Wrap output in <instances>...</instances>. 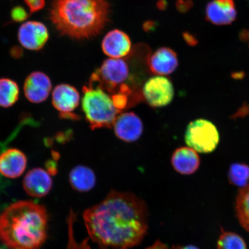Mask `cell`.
<instances>
[{
	"label": "cell",
	"mask_w": 249,
	"mask_h": 249,
	"mask_svg": "<svg viewBox=\"0 0 249 249\" xmlns=\"http://www.w3.org/2000/svg\"><path fill=\"white\" fill-rule=\"evenodd\" d=\"M230 184L244 188L249 183V166L244 163H233L230 166L228 174Z\"/></svg>",
	"instance_id": "cell-21"
},
{
	"label": "cell",
	"mask_w": 249,
	"mask_h": 249,
	"mask_svg": "<svg viewBox=\"0 0 249 249\" xmlns=\"http://www.w3.org/2000/svg\"><path fill=\"white\" fill-rule=\"evenodd\" d=\"M128 64L121 58H108L92 73L89 85L99 87L111 96L124 94L131 96L133 91L126 83L129 81Z\"/></svg>",
	"instance_id": "cell-5"
},
{
	"label": "cell",
	"mask_w": 249,
	"mask_h": 249,
	"mask_svg": "<svg viewBox=\"0 0 249 249\" xmlns=\"http://www.w3.org/2000/svg\"><path fill=\"white\" fill-rule=\"evenodd\" d=\"M110 14L108 0H55L49 18L60 35L81 40L99 35Z\"/></svg>",
	"instance_id": "cell-2"
},
{
	"label": "cell",
	"mask_w": 249,
	"mask_h": 249,
	"mask_svg": "<svg viewBox=\"0 0 249 249\" xmlns=\"http://www.w3.org/2000/svg\"><path fill=\"white\" fill-rule=\"evenodd\" d=\"M27 159L22 151L9 148L0 155V174L9 178L20 177L26 169Z\"/></svg>",
	"instance_id": "cell-15"
},
{
	"label": "cell",
	"mask_w": 249,
	"mask_h": 249,
	"mask_svg": "<svg viewBox=\"0 0 249 249\" xmlns=\"http://www.w3.org/2000/svg\"><path fill=\"white\" fill-rule=\"evenodd\" d=\"M194 7V2L191 0H177L176 7L180 13L185 14Z\"/></svg>",
	"instance_id": "cell-25"
},
{
	"label": "cell",
	"mask_w": 249,
	"mask_h": 249,
	"mask_svg": "<svg viewBox=\"0 0 249 249\" xmlns=\"http://www.w3.org/2000/svg\"><path fill=\"white\" fill-rule=\"evenodd\" d=\"M23 186L28 195L42 198L51 192L53 180L48 171L41 168H36L30 170L24 177Z\"/></svg>",
	"instance_id": "cell-14"
},
{
	"label": "cell",
	"mask_w": 249,
	"mask_h": 249,
	"mask_svg": "<svg viewBox=\"0 0 249 249\" xmlns=\"http://www.w3.org/2000/svg\"><path fill=\"white\" fill-rule=\"evenodd\" d=\"M217 249H248L247 243L235 232L222 231L217 242Z\"/></svg>",
	"instance_id": "cell-22"
},
{
	"label": "cell",
	"mask_w": 249,
	"mask_h": 249,
	"mask_svg": "<svg viewBox=\"0 0 249 249\" xmlns=\"http://www.w3.org/2000/svg\"></svg>",
	"instance_id": "cell-36"
},
{
	"label": "cell",
	"mask_w": 249,
	"mask_h": 249,
	"mask_svg": "<svg viewBox=\"0 0 249 249\" xmlns=\"http://www.w3.org/2000/svg\"><path fill=\"white\" fill-rule=\"evenodd\" d=\"M168 3L166 0H158L157 3V7L160 11L166 10L167 8Z\"/></svg>",
	"instance_id": "cell-32"
},
{
	"label": "cell",
	"mask_w": 249,
	"mask_h": 249,
	"mask_svg": "<svg viewBox=\"0 0 249 249\" xmlns=\"http://www.w3.org/2000/svg\"><path fill=\"white\" fill-rule=\"evenodd\" d=\"M102 49L111 58H123L131 53V40L124 31L114 29L109 31L103 39Z\"/></svg>",
	"instance_id": "cell-13"
},
{
	"label": "cell",
	"mask_w": 249,
	"mask_h": 249,
	"mask_svg": "<svg viewBox=\"0 0 249 249\" xmlns=\"http://www.w3.org/2000/svg\"><path fill=\"white\" fill-rule=\"evenodd\" d=\"M182 36L188 45L195 46L198 44V41L197 39L191 33L184 32L182 34Z\"/></svg>",
	"instance_id": "cell-26"
},
{
	"label": "cell",
	"mask_w": 249,
	"mask_h": 249,
	"mask_svg": "<svg viewBox=\"0 0 249 249\" xmlns=\"http://www.w3.org/2000/svg\"><path fill=\"white\" fill-rule=\"evenodd\" d=\"M158 23L154 20H147L143 23L142 29L147 33L153 32L158 27Z\"/></svg>",
	"instance_id": "cell-27"
},
{
	"label": "cell",
	"mask_w": 249,
	"mask_h": 249,
	"mask_svg": "<svg viewBox=\"0 0 249 249\" xmlns=\"http://www.w3.org/2000/svg\"><path fill=\"white\" fill-rule=\"evenodd\" d=\"M69 180L70 185L74 191L86 193L94 188L96 177L91 168L79 165L71 171Z\"/></svg>",
	"instance_id": "cell-18"
},
{
	"label": "cell",
	"mask_w": 249,
	"mask_h": 249,
	"mask_svg": "<svg viewBox=\"0 0 249 249\" xmlns=\"http://www.w3.org/2000/svg\"><path fill=\"white\" fill-rule=\"evenodd\" d=\"M46 167L47 171L50 175L54 176L57 173V165L55 164V161H50L46 164Z\"/></svg>",
	"instance_id": "cell-28"
},
{
	"label": "cell",
	"mask_w": 249,
	"mask_h": 249,
	"mask_svg": "<svg viewBox=\"0 0 249 249\" xmlns=\"http://www.w3.org/2000/svg\"><path fill=\"white\" fill-rule=\"evenodd\" d=\"M29 14L23 7L17 6L12 8L11 11V18L14 22L20 23L27 19Z\"/></svg>",
	"instance_id": "cell-23"
},
{
	"label": "cell",
	"mask_w": 249,
	"mask_h": 249,
	"mask_svg": "<svg viewBox=\"0 0 249 249\" xmlns=\"http://www.w3.org/2000/svg\"><path fill=\"white\" fill-rule=\"evenodd\" d=\"M49 38L48 29L44 24L39 21H27L18 29V41L21 46L29 51H40L46 45Z\"/></svg>",
	"instance_id": "cell-9"
},
{
	"label": "cell",
	"mask_w": 249,
	"mask_h": 249,
	"mask_svg": "<svg viewBox=\"0 0 249 249\" xmlns=\"http://www.w3.org/2000/svg\"><path fill=\"white\" fill-rule=\"evenodd\" d=\"M171 163L174 170L182 175L194 174L200 165V158L197 152L190 147H180L174 151Z\"/></svg>",
	"instance_id": "cell-17"
},
{
	"label": "cell",
	"mask_w": 249,
	"mask_h": 249,
	"mask_svg": "<svg viewBox=\"0 0 249 249\" xmlns=\"http://www.w3.org/2000/svg\"><path fill=\"white\" fill-rule=\"evenodd\" d=\"M235 213L242 228L249 232V183L239 189L235 200Z\"/></svg>",
	"instance_id": "cell-19"
},
{
	"label": "cell",
	"mask_w": 249,
	"mask_h": 249,
	"mask_svg": "<svg viewBox=\"0 0 249 249\" xmlns=\"http://www.w3.org/2000/svg\"><path fill=\"white\" fill-rule=\"evenodd\" d=\"M239 39L243 42H247L249 41V30L244 29L240 31L239 34Z\"/></svg>",
	"instance_id": "cell-30"
},
{
	"label": "cell",
	"mask_w": 249,
	"mask_h": 249,
	"mask_svg": "<svg viewBox=\"0 0 249 249\" xmlns=\"http://www.w3.org/2000/svg\"><path fill=\"white\" fill-rule=\"evenodd\" d=\"M248 1H249V0H248Z\"/></svg>",
	"instance_id": "cell-35"
},
{
	"label": "cell",
	"mask_w": 249,
	"mask_h": 249,
	"mask_svg": "<svg viewBox=\"0 0 249 249\" xmlns=\"http://www.w3.org/2000/svg\"><path fill=\"white\" fill-rule=\"evenodd\" d=\"M174 249H200L198 247H196L195 245H188L185 246H174Z\"/></svg>",
	"instance_id": "cell-33"
},
{
	"label": "cell",
	"mask_w": 249,
	"mask_h": 249,
	"mask_svg": "<svg viewBox=\"0 0 249 249\" xmlns=\"http://www.w3.org/2000/svg\"><path fill=\"white\" fill-rule=\"evenodd\" d=\"M19 88L15 81L7 78L0 79V107L7 108L18 101Z\"/></svg>",
	"instance_id": "cell-20"
},
{
	"label": "cell",
	"mask_w": 249,
	"mask_h": 249,
	"mask_svg": "<svg viewBox=\"0 0 249 249\" xmlns=\"http://www.w3.org/2000/svg\"><path fill=\"white\" fill-rule=\"evenodd\" d=\"M83 220L89 239L101 249H129L141 244L148 230L146 202L135 194L111 190L87 208Z\"/></svg>",
	"instance_id": "cell-1"
},
{
	"label": "cell",
	"mask_w": 249,
	"mask_h": 249,
	"mask_svg": "<svg viewBox=\"0 0 249 249\" xmlns=\"http://www.w3.org/2000/svg\"><path fill=\"white\" fill-rule=\"evenodd\" d=\"M220 140L217 127L211 121L198 119L187 126L185 141L188 147L198 153L208 154L217 148Z\"/></svg>",
	"instance_id": "cell-6"
},
{
	"label": "cell",
	"mask_w": 249,
	"mask_h": 249,
	"mask_svg": "<svg viewBox=\"0 0 249 249\" xmlns=\"http://www.w3.org/2000/svg\"><path fill=\"white\" fill-rule=\"evenodd\" d=\"M113 127L117 138L126 142L137 141L143 132V124L141 119L133 112L118 114Z\"/></svg>",
	"instance_id": "cell-10"
},
{
	"label": "cell",
	"mask_w": 249,
	"mask_h": 249,
	"mask_svg": "<svg viewBox=\"0 0 249 249\" xmlns=\"http://www.w3.org/2000/svg\"><path fill=\"white\" fill-rule=\"evenodd\" d=\"M31 14L41 10L45 6V0H24Z\"/></svg>",
	"instance_id": "cell-24"
},
{
	"label": "cell",
	"mask_w": 249,
	"mask_h": 249,
	"mask_svg": "<svg viewBox=\"0 0 249 249\" xmlns=\"http://www.w3.org/2000/svg\"><path fill=\"white\" fill-rule=\"evenodd\" d=\"M206 19L219 26L231 24L236 18V11L233 0H213L205 9Z\"/></svg>",
	"instance_id": "cell-16"
},
{
	"label": "cell",
	"mask_w": 249,
	"mask_h": 249,
	"mask_svg": "<svg viewBox=\"0 0 249 249\" xmlns=\"http://www.w3.org/2000/svg\"><path fill=\"white\" fill-rule=\"evenodd\" d=\"M82 107L92 130L111 128L121 111L115 107L111 96L99 87L89 85L83 88Z\"/></svg>",
	"instance_id": "cell-4"
},
{
	"label": "cell",
	"mask_w": 249,
	"mask_h": 249,
	"mask_svg": "<svg viewBox=\"0 0 249 249\" xmlns=\"http://www.w3.org/2000/svg\"><path fill=\"white\" fill-rule=\"evenodd\" d=\"M147 62L151 73L160 76L173 73L178 66L176 52L167 47L159 48L153 53L148 55Z\"/></svg>",
	"instance_id": "cell-11"
},
{
	"label": "cell",
	"mask_w": 249,
	"mask_h": 249,
	"mask_svg": "<svg viewBox=\"0 0 249 249\" xmlns=\"http://www.w3.org/2000/svg\"><path fill=\"white\" fill-rule=\"evenodd\" d=\"M80 101L79 92L75 87L67 84L56 86L52 93V104L64 119H79V116L73 111L79 107Z\"/></svg>",
	"instance_id": "cell-8"
},
{
	"label": "cell",
	"mask_w": 249,
	"mask_h": 249,
	"mask_svg": "<svg viewBox=\"0 0 249 249\" xmlns=\"http://www.w3.org/2000/svg\"><path fill=\"white\" fill-rule=\"evenodd\" d=\"M48 228L45 207L32 201L14 202L0 214V241L11 249H40Z\"/></svg>",
	"instance_id": "cell-3"
},
{
	"label": "cell",
	"mask_w": 249,
	"mask_h": 249,
	"mask_svg": "<svg viewBox=\"0 0 249 249\" xmlns=\"http://www.w3.org/2000/svg\"><path fill=\"white\" fill-rule=\"evenodd\" d=\"M11 53L12 56L15 58H20L23 54L22 50L20 49L18 47H14L11 50Z\"/></svg>",
	"instance_id": "cell-31"
},
{
	"label": "cell",
	"mask_w": 249,
	"mask_h": 249,
	"mask_svg": "<svg viewBox=\"0 0 249 249\" xmlns=\"http://www.w3.org/2000/svg\"><path fill=\"white\" fill-rule=\"evenodd\" d=\"M52 89L49 77L42 71H34L24 84V95L30 102L39 104L46 100Z\"/></svg>",
	"instance_id": "cell-12"
},
{
	"label": "cell",
	"mask_w": 249,
	"mask_h": 249,
	"mask_svg": "<svg viewBox=\"0 0 249 249\" xmlns=\"http://www.w3.org/2000/svg\"></svg>",
	"instance_id": "cell-34"
},
{
	"label": "cell",
	"mask_w": 249,
	"mask_h": 249,
	"mask_svg": "<svg viewBox=\"0 0 249 249\" xmlns=\"http://www.w3.org/2000/svg\"><path fill=\"white\" fill-rule=\"evenodd\" d=\"M145 249H174L173 247L172 248H170L168 246L163 242L157 240L155 241L153 244L149 246V247L145 248Z\"/></svg>",
	"instance_id": "cell-29"
},
{
	"label": "cell",
	"mask_w": 249,
	"mask_h": 249,
	"mask_svg": "<svg viewBox=\"0 0 249 249\" xmlns=\"http://www.w3.org/2000/svg\"><path fill=\"white\" fill-rule=\"evenodd\" d=\"M142 97L150 107L160 108L169 105L174 97L171 81L165 76L149 78L142 88Z\"/></svg>",
	"instance_id": "cell-7"
}]
</instances>
